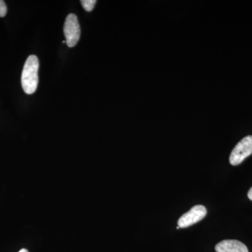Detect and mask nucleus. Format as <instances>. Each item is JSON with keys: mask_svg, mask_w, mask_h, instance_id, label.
Returning <instances> with one entry per match:
<instances>
[{"mask_svg": "<svg viewBox=\"0 0 252 252\" xmlns=\"http://www.w3.org/2000/svg\"><path fill=\"white\" fill-rule=\"evenodd\" d=\"M39 59L34 55H32L26 60L21 75V84L23 91L27 94H32L37 89L39 81Z\"/></svg>", "mask_w": 252, "mask_h": 252, "instance_id": "f257e3e1", "label": "nucleus"}, {"mask_svg": "<svg viewBox=\"0 0 252 252\" xmlns=\"http://www.w3.org/2000/svg\"><path fill=\"white\" fill-rule=\"evenodd\" d=\"M64 34L65 42L69 47H74L77 45L81 35L80 26L77 16L70 14L66 18L64 25Z\"/></svg>", "mask_w": 252, "mask_h": 252, "instance_id": "f03ea898", "label": "nucleus"}, {"mask_svg": "<svg viewBox=\"0 0 252 252\" xmlns=\"http://www.w3.org/2000/svg\"><path fill=\"white\" fill-rule=\"evenodd\" d=\"M252 154V136L244 137L232 151L229 158L232 165H238Z\"/></svg>", "mask_w": 252, "mask_h": 252, "instance_id": "7ed1b4c3", "label": "nucleus"}, {"mask_svg": "<svg viewBox=\"0 0 252 252\" xmlns=\"http://www.w3.org/2000/svg\"><path fill=\"white\" fill-rule=\"evenodd\" d=\"M206 215V207L201 205H195L180 217L177 223L178 226L180 228H187L203 220Z\"/></svg>", "mask_w": 252, "mask_h": 252, "instance_id": "20e7f679", "label": "nucleus"}, {"mask_svg": "<svg viewBox=\"0 0 252 252\" xmlns=\"http://www.w3.org/2000/svg\"><path fill=\"white\" fill-rule=\"evenodd\" d=\"M217 252H249L246 245L236 240H225L215 246Z\"/></svg>", "mask_w": 252, "mask_h": 252, "instance_id": "39448f33", "label": "nucleus"}, {"mask_svg": "<svg viewBox=\"0 0 252 252\" xmlns=\"http://www.w3.org/2000/svg\"><path fill=\"white\" fill-rule=\"evenodd\" d=\"M97 1L96 0H82L81 1L83 7L86 11H91L94 9V5H95Z\"/></svg>", "mask_w": 252, "mask_h": 252, "instance_id": "423d86ee", "label": "nucleus"}, {"mask_svg": "<svg viewBox=\"0 0 252 252\" xmlns=\"http://www.w3.org/2000/svg\"><path fill=\"white\" fill-rule=\"evenodd\" d=\"M7 12V8L4 1L0 0V17H4Z\"/></svg>", "mask_w": 252, "mask_h": 252, "instance_id": "0eeeda50", "label": "nucleus"}, {"mask_svg": "<svg viewBox=\"0 0 252 252\" xmlns=\"http://www.w3.org/2000/svg\"><path fill=\"white\" fill-rule=\"evenodd\" d=\"M248 198L250 199V200H252V187L250 189L248 192Z\"/></svg>", "mask_w": 252, "mask_h": 252, "instance_id": "6e6552de", "label": "nucleus"}, {"mask_svg": "<svg viewBox=\"0 0 252 252\" xmlns=\"http://www.w3.org/2000/svg\"><path fill=\"white\" fill-rule=\"evenodd\" d=\"M18 252H28V250H26V249H22V250H20V251Z\"/></svg>", "mask_w": 252, "mask_h": 252, "instance_id": "1a4fd4ad", "label": "nucleus"}]
</instances>
